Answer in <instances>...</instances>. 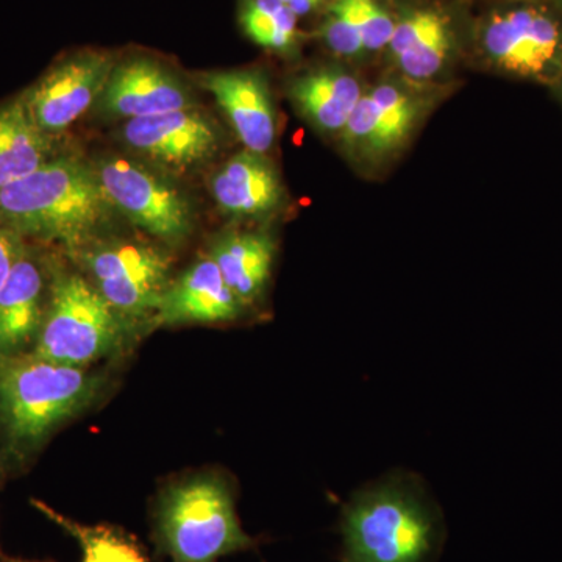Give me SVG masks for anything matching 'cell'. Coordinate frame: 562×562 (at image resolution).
I'll list each match as a JSON object with an SVG mask.
<instances>
[{
    "mask_svg": "<svg viewBox=\"0 0 562 562\" xmlns=\"http://www.w3.org/2000/svg\"><path fill=\"white\" fill-rule=\"evenodd\" d=\"M560 85H562V79H561V81H560Z\"/></svg>",
    "mask_w": 562,
    "mask_h": 562,
    "instance_id": "29",
    "label": "cell"
},
{
    "mask_svg": "<svg viewBox=\"0 0 562 562\" xmlns=\"http://www.w3.org/2000/svg\"><path fill=\"white\" fill-rule=\"evenodd\" d=\"M35 124L24 99L0 106V190L49 161V139Z\"/></svg>",
    "mask_w": 562,
    "mask_h": 562,
    "instance_id": "20",
    "label": "cell"
},
{
    "mask_svg": "<svg viewBox=\"0 0 562 562\" xmlns=\"http://www.w3.org/2000/svg\"><path fill=\"white\" fill-rule=\"evenodd\" d=\"M122 136L133 150L172 169L201 165L220 146L213 122L194 109L128 120Z\"/></svg>",
    "mask_w": 562,
    "mask_h": 562,
    "instance_id": "12",
    "label": "cell"
},
{
    "mask_svg": "<svg viewBox=\"0 0 562 562\" xmlns=\"http://www.w3.org/2000/svg\"><path fill=\"white\" fill-rule=\"evenodd\" d=\"M113 63L101 52H83L55 66L25 94L29 113L50 135L70 127L102 94Z\"/></svg>",
    "mask_w": 562,
    "mask_h": 562,
    "instance_id": "10",
    "label": "cell"
},
{
    "mask_svg": "<svg viewBox=\"0 0 562 562\" xmlns=\"http://www.w3.org/2000/svg\"><path fill=\"white\" fill-rule=\"evenodd\" d=\"M110 206L98 173L83 162L60 158L0 190V224L13 232L77 243L102 224Z\"/></svg>",
    "mask_w": 562,
    "mask_h": 562,
    "instance_id": "3",
    "label": "cell"
},
{
    "mask_svg": "<svg viewBox=\"0 0 562 562\" xmlns=\"http://www.w3.org/2000/svg\"><path fill=\"white\" fill-rule=\"evenodd\" d=\"M211 191L224 213L235 217H265L283 201V184L272 162L257 151L235 155L211 181Z\"/></svg>",
    "mask_w": 562,
    "mask_h": 562,
    "instance_id": "17",
    "label": "cell"
},
{
    "mask_svg": "<svg viewBox=\"0 0 562 562\" xmlns=\"http://www.w3.org/2000/svg\"><path fill=\"white\" fill-rule=\"evenodd\" d=\"M9 562H21V561H9Z\"/></svg>",
    "mask_w": 562,
    "mask_h": 562,
    "instance_id": "28",
    "label": "cell"
},
{
    "mask_svg": "<svg viewBox=\"0 0 562 562\" xmlns=\"http://www.w3.org/2000/svg\"><path fill=\"white\" fill-rule=\"evenodd\" d=\"M47 306L38 261L21 251L0 290V358L32 353Z\"/></svg>",
    "mask_w": 562,
    "mask_h": 562,
    "instance_id": "16",
    "label": "cell"
},
{
    "mask_svg": "<svg viewBox=\"0 0 562 562\" xmlns=\"http://www.w3.org/2000/svg\"><path fill=\"white\" fill-rule=\"evenodd\" d=\"M457 49V27L442 7L409 3L395 11L394 33L386 50L402 79L416 85L438 79Z\"/></svg>",
    "mask_w": 562,
    "mask_h": 562,
    "instance_id": "11",
    "label": "cell"
},
{
    "mask_svg": "<svg viewBox=\"0 0 562 562\" xmlns=\"http://www.w3.org/2000/svg\"><path fill=\"white\" fill-rule=\"evenodd\" d=\"M239 20L247 36L265 49L290 52L297 41V16L283 0H246Z\"/></svg>",
    "mask_w": 562,
    "mask_h": 562,
    "instance_id": "22",
    "label": "cell"
},
{
    "mask_svg": "<svg viewBox=\"0 0 562 562\" xmlns=\"http://www.w3.org/2000/svg\"><path fill=\"white\" fill-rule=\"evenodd\" d=\"M214 95L247 150L265 155L277 136V114L265 74L255 69L222 70L205 76Z\"/></svg>",
    "mask_w": 562,
    "mask_h": 562,
    "instance_id": "15",
    "label": "cell"
},
{
    "mask_svg": "<svg viewBox=\"0 0 562 562\" xmlns=\"http://www.w3.org/2000/svg\"><path fill=\"white\" fill-rule=\"evenodd\" d=\"M412 81L384 80L364 91L341 133L353 162L379 168L408 146L430 110V98Z\"/></svg>",
    "mask_w": 562,
    "mask_h": 562,
    "instance_id": "7",
    "label": "cell"
},
{
    "mask_svg": "<svg viewBox=\"0 0 562 562\" xmlns=\"http://www.w3.org/2000/svg\"><path fill=\"white\" fill-rule=\"evenodd\" d=\"M366 55L387 49L395 27V13L383 0H349Z\"/></svg>",
    "mask_w": 562,
    "mask_h": 562,
    "instance_id": "24",
    "label": "cell"
},
{
    "mask_svg": "<svg viewBox=\"0 0 562 562\" xmlns=\"http://www.w3.org/2000/svg\"><path fill=\"white\" fill-rule=\"evenodd\" d=\"M102 390L103 376L87 369L31 353L0 358V472L21 471Z\"/></svg>",
    "mask_w": 562,
    "mask_h": 562,
    "instance_id": "1",
    "label": "cell"
},
{
    "mask_svg": "<svg viewBox=\"0 0 562 562\" xmlns=\"http://www.w3.org/2000/svg\"><path fill=\"white\" fill-rule=\"evenodd\" d=\"M364 91L349 69L324 66L292 81L290 94L303 116L319 131L341 136Z\"/></svg>",
    "mask_w": 562,
    "mask_h": 562,
    "instance_id": "18",
    "label": "cell"
},
{
    "mask_svg": "<svg viewBox=\"0 0 562 562\" xmlns=\"http://www.w3.org/2000/svg\"><path fill=\"white\" fill-rule=\"evenodd\" d=\"M33 505L77 539L81 549V562H149L136 542L116 528L81 525L66 519L43 503L33 502Z\"/></svg>",
    "mask_w": 562,
    "mask_h": 562,
    "instance_id": "21",
    "label": "cell"
},
{
    "mask_svg": "<svg viewBox=\"0 0 562 562\" xmlns=\"http://www.w3.org/2000/svg\"><path fill=\"white\" fill-rule=\"evenodd\" d=\"M503 2H538V3H550V5L562 7V0H502Z\"/></svg>",
    "mask_w": 562,
    "mask_h": 562,
    "instance_id": "27",
    "label": "cell"
},
{
    "mask_svg": "<svg viewBox=\"0 0 562 562\" xmlns=\"http://www.w3.org/2000/svg\"><path fill=\"white\" fill-rule=\"evenodd\" d=\"M157 532L173 562H216L257 543L243 530L232 486L220 475L192 476L166 490Z\"/></svg>",
    "mask_w": 562,
    "mask_h": 562,
    "instance_id": "4",
    "label": "cell"
},
{
    "mask_svg": "<svg viewBox=\"0 0 562 562\" xmlns=\"http://www.w3.org/2000/svg\"><path fill=\"white\" fill-rule=\"evenodd\" d=\"M211 258L244 306L260 301L271 279L276 241L265 232H235L214 244Z\"/></svg>",
    "mask_w": 562,
    "mask_h": 562,
    "instance_id": "19",
    "label": "cell"
},
{
    "mask_svg": "<svg viewBox=\"0 0 562 562\" xmlns=\"http://www.w3.org/2000/svg\"><path fill=\"white\" fill-rule=\"evenodd\" d=\"M475 36L490 68L517 79L560 85L562 7L503 2L479 21Z\"/></svg>",
    "mask_w": 562,
    "mask_h": 562,
    "instance_id": "6",
    "label": "cell"
},
{
    "mask_svg": "<svg viewBox=\"0 0 562 562\" xmlns=\"http://www.w3.org/2000/svg\"><path fill=\"white\" fill-rule=\"evenodd\" d=\"M243 302L233 294L213 258H202L169 283L151 324H217L238 319Z\"/></svg>",
    "mask_w": 562,
    "mask_h": 562,
    "instance_id": "14",
    "label": "cell"
},
{
    "mask_svg": "<svg viewBox=\"0 0 562 562\" xmlns=\"http://www.w3.org/2000/svg\"><path fill=\"white\" fill-rule=\"evenodd\" d=\"M88 268L101 292L125 322L154 316L168 290L169 258L140 243H111L92 251Z\"/></svg>",
    "mask_w": 562,
    "mask_h": 562,
    "instance_id": "9",
    "label": "cell"
},
{
    "mask_svg": "<svg viewBox=\"0 0 562 562\" xmlns=\"http://www.w3.org/2000/svg\"><path fill=\"white\" fill-rule=\"evenodd\" d=\"M341 562H435L446 527L419 480L395 473L355 492L344 505Z\"/></svg>",
    "mask_w": 562,
    "mask_h": 562,
    "instance_id": "2",
    "label": "cell"
},
{
    "mask_svg": "<svg viewBox=\"0 0 562 562\" xmlns=\"http://www.w3.org/2000/svg\"><path fill=\"white\" fill-rule=\"evenodd\" d=\"M21 251L22 247L18 239L14 238V233L0 224V290H2L3 284L9 279L11 269H13Z\"/></svg>",
    "mask_w": 562,
    "mask_h": 562,
    "instance_id": "25",
    "label": "cell"
},
{
    "mask_svg": "<svg viewBox=\"0 0 562 562\" xmlns=\"http://www.w3.org/2000/svg\"><path fill=\"white\" fill-rule=\"evenodd\" d=\"M102 109L110 116L136 120L192 109L188 88L160 63L133 58L111 70L102 94Z\"/></svg>",
    "mask_w": 562,
    "mask_h": 562,
    "instance_id": "13",
    "label": "cell"
},
{
    "mask_svg": "<svg viewBox=\"0 0 562 562\" xmlns=\"http://www.w3.org/2000/svg\"><path fill=\"white\" fill-rule=\"evenodd\" d=\"M321 36L333 54L346 60H355L366 55L349 0H331L321 27Z\"/></svg>",
    "mask_w": 562,
    "mask_h": 562,
    "instance_id": "23",
    "label": "cell"
},
{
    "mask_svg": "<svg viewBox=\"0 0 562 562\" xmlns=\"http://www.w3.org/2000/svg\"><path fill=\"white\" fill-rule=\"evenodd\" d=\"M295 16H305V14L312 13V11L319 9L325 0H283Z\"/></svg>",
    "mask_w": 562,
    "mask_h": 562,
    "instance_id": "26",
    "label": "cell"
},
{
    "mask_svg": "<svg viewBox=\"0 0 562 562\" xmlns=\"http://www.w3.org/2000/svg\"><path fill=\"white\" fill-rule=\"evenodd\" d=\"M95 173L110 205L136 227L169 244L190 235V202L157 173L117 157L103 160Z\"/></svg>",
    "mask_w": 562,
    "mask_h": 562,
    "instance_id": "8",
    "label": "cell"
},
{
    "mask_svg": "<svg viewBox=\"0 0 562 562\" xmlns=\"http://www.w3.org/2000/svg\"><path fill=\"white\" fill-rule=\"evenodd\" d=\"M125 321L101 292L77 273H65L52 283L43 327L33 357L88 369L95 361L121 350Z\"/></svg>",
    "mask_w": 562,
    "mask_h": 562,
    "instance_id": "5",
    "label": "cell"
}]
</instances>
